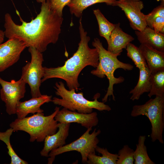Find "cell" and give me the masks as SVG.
Wrapping results in <instances>:
<instances>
[{
  "mask_svg": "<svg viewBox=\"0 0 164 164\" xmlns=\"http://www.w3.org/2000/svg\"><path fill=\"white\" fill-rule=\"evenodd\" d=\"M16 12L21 25L15 23L9 13L5 15L4 32L7 38L19 39L27 47H34L42 53L49 44L57 42L63 19L51 9L49 0L42 3L40 12L29 22L24 21L17 11Z\"/></svg>",
  "mask_w": 164,
  "mask_h": 164,
  "instance_id": "6da1fadb",
  "label": "cell"
},
{
  "mask_svg": "<svg viewBox=\"0 0 164 164\" xmlns=\"http://www.w3.org/2000/svg\"><path fill=\"white\" fill-rule=\"evenodd\" d=\"M79 20V31L80 40L77 51L64 64L56 67H44L43 83L50 79L58 78L64 80L69 90L79 89L78 76L83 69L88 66L96 68L99 63V56L95 48H91L88 43L90 37L84 28L82 16Z\"/></svg>",
  "mask_w": 164,
  "mask_h": 164,
  "instance_id": "7a4b0ae2",
  "label": "cell"
},
{
  "mask_svg": "<svg viewBox=\"0 0 164 164\" xmlns=\"http://www.w3.org/2000/svg\"><path fill=\"white\" fill-rule=\"evenodd\" d=\"M92 45L98 52L99 63L96 69L91 71V73L101 78H104L106 76L109 81L107 91L102 99V102L104 103L106 102L108 97L111 96H112L113 100L115 101L113 93L114 85L122 83L125 79L121 76L115 77L114 75L115 71L118 68H121L125 70H131L133 69L134 67L130 64L124 63L119 60L117 58L119 55L106 50L98 38H94Z\"/></svg>",
  "mask_w": 164,
  "mask_h": 164,
  "instance_id": "3957f363",
  "label": "cell"
},
{
  "mask_svg": "<svg viewBox=\"0 0 164 164\" xmlns=\"http://www.w3.org/2000/svg\"><path fill=\"white\" fill-rule=\"evenodd\" d=\"M59 110L60 108L56 107L54 112L48 116H45L43 112L22 119L17 118L10 126L14 131H23L29 134L30 142H42L46 136L56 132L58 123L54 118Z\"/></svg>",
  "mask_w": 164,
  "mask_h": 164,
  "instance_id": "277c9868",
  "label": "cell"
},
{
  "mask_svg": "<svg viewBox=\"0 0 164 164\" xmlns=\"http://www.w3.org/2000/svg\"><path fill=\"white\" fill-rule=\"evenodd\" d=\"M54 87L56 90V94L61 98L54 97L51 102L55 104L60 105L69 110L77 111L79 113L87 114L92 112L93 109L100 111H109L111 110L109 105L97 100L100 95L99 93L94 95V101H91L84 97L82 92L77 93L74 89H67L62 81L56 82Z\"/></svg>",
  "mask_w": 164,
  "mask_h": 164,
  "instance_id": "5b68a950",
  "label": "cell"
},
{
  "mask_svg": "<svg viewBox=\"0 0 164 164\" xmlns=\"http://www.w3.org/2000/svg\"><path fill=\"white\" fill-rule=\"evenodd\" d=\"M130 115L134 117L142 115L146 116L151 124L152 142L158 141L162 144L164 143V96H156L143 104L134 105Z\"/></svg>",
  "mask_w": 164,
  "mask_h": 164,
  "instance_id": "8992f818",
  "label": "cell"
},
{
  "mask_svg": "<svg viewBox=\"0 0 164 164\" xmlns=\"http://www.w3.org/2000/svg\"><path fill=\"white\" fill-rule=\"evenodd\" d=\"M92 128H87L86 131L78 138L67 145L51 151L49 153L48 164H51L55 160L56 156L64 152L76 151L80 152L82 157V162L86 163L88 155L91 153H95V149L99 142L97 136L101 133L99 129L95 128L90 134Z\"/></svg>",
  "mask_w": 164,
  "mask_h": 164,
  "instance_id": "52a82bcc",
  "label": "cell"
},
{
  "mask_svg": "<svg viewBox=\"0 0 164 164\" xmlns=\"http://www.w3.org/2000/svg\"><path fill=\"white\" fill-rule=\"evenodd\" d=\"M31 59L22 69L21 78L30 89V93L32 97L41 96L40 87L41 80L44 74V68L42 64L44 61L42 53L35 48L29 47Z\"/></svg>",
  "mask_w": 164,
  "mask_h": 164,
  "instance_id": "ba28073f",
  "label": "cell"
},
{
  "mask_svg": "<svg viewBox=\"0 0 164 164\" xmlns=\"http://www.w3.org/2000/svg\"><path fill=\"white\" fill-rule=\"evenodd\" d=\"M26 83L21 78L17 81L9 82L0 77V90L1 100L5 104L6 111L9 115L16 114V107L23 98L26 92Z\"/></svg>",
  "mask_w": 164,
  "mask_h": 164,
  "instance_id": "9c48e42d",
  "label": "cell"
},
{
  "mask_svg": "<svg viewBox=\"0 0 164 164\" xmlns=\"http://www.w3.org/2000/svg\"><path fill=\"white\" fill-rule=\"evenodd\" d=\"M114 6H118L124 12L131 28L135 30L141 31L147 26L145 15L142 12L144 8L140 0H119Z\"/></svg>",
  "mask_w": 164,
  "mask_h": 164,
  "instance_id": "30bf717a",
  "label": "cell"
},
{
  "mask_svg": "<svg viewBox=\"0 0 164 164\" xmlns=\"http://www.w3.org/2000/svg\"><path fill=\"white\" fill-rule=\"evenodd\" d=\"M27 47L22 40L16 38L9 39L0 45V72L16 63L22 52Z\"/></svg>",
  "mask_w": 164,
  "mask_h": 164,
  "instance_id": "8fae6325",
  "label": "cell"
},
{
  "mask_svg": "<svg viewBox=\"0 0 164 164\" xmlns=\"http://www.w3.org/2000/svg\"><path fill=\"white\" fill-rule=\"evenodd\" d=\"M54 118L57 122L61 123H77L87 129L97 126L99 122L96 112L87 114L80 113L64 108L59 111Z\"/></svg>",
  "mask_w": 164,
  "mask_h": 164,
  "instance_id": "7c38bea8",
  "label": "cell"
},
{
  "mask_svg": "<svg viewBox=\"0 0 164 164\" xmlns=\"http://www.w3.org/2000/svg\"><path fill=\"white\" fill-rule=\"evenodd\" d=\"M70 125V123H58V131L52 135L46 136L45 138L43 148L40 152L41 156L48 157L51 151L66 144Z\"/></svg>",
  "mask_w": 164,
  "mask_h": 164,
  "instance_id": "4fadbf2b",
  "label": "cell"
},
{
  "mask_svg": "<svg viewBox=\"0 0 164 164\" xmlns=\"http://www.w3.org/2000/svg\"><path fill=\"white\" fill-rule=\"evenodd\" d=\"M52 96L42 95L41 96L32 97V98L23 102L19 101L16 107V114L17 118L22 119L29 113L43 112V110L40 107L45 103L52 101Z\"/></svg>",
  "mask_w": 164,
  "mask_h": 164,
  "instance_id": "5bb4252c",
  "label": "cell"
},
{
  "mask_svg": "<svg viewBox=\"0 0 164 164\" xmlns=\"http://www.w3.org/2000/svg\"><path fill=\"white\" fill-rule=\"evenodd\" d=\"M134 39L129 34L124 32L120 27V23L115 24L112 31L108 42L107 50L114 54L120 55L123 49Z\"/></svg>",
  "mask_w": 164,
  "mask_h": 164,
  "instance_id": "9a60e30c",
  "label": "cell"
},
{
  "mask_svg": "<svg viewBox=\"0 0 164 164\" xmlns=\"http://www.w3.org/2000/svg\"><path fill=\"white\" fill-rule=\"evenodd\" d=\"M138 48L151 73L164 69V52L145 44H141Z\"/></svg>",
  "mask_w": 164,
  "mask_h": 164,
  "instance_id": "2e32d148",
  "label": "cell"
},
{
  "mask_svg": "<svg viewBox=\"0 0 164 164\" xmlns=\"http://www.w3.org/2000/svg\"><path fill=\"white\" fill-rule=\"evenodd\" d=\"M135 32L141 44L149 45L158 51L164 52V34L157 33L147 26L143 30H135Z\"/></svg>",
  "mask_w": 164,
  "mask_h": 164,
  "instance_id": "e0dca14e",
  "label": "cell"
},
{
  "mask_svg": "<svg viewBox=\"0 0 164 164\" xmlns=\"http://www.w3.org/2000/svg\"><path fill=\"white\" fill-rule=\"evenodd\" d=\"M139 69V76L138 83L129 92V94H132L130 99L132 101L139 100L142 94L149 93L150 90L151 73L147 65L141 67Z\"/></svg>",
  "mask_w": 164,
  "mask_h": 164,
  "instance_id": "ac0fdd59",
  "label": "cell"
},
{
  "mask_svg": "<svg viewBox=\"0 0 164 164\" xmlns=\"http://www.w3.org/2000/svg\"><path fill=\"white\" fill-rule=\"evenodd\" d=\"M116 1V0H70L67 5L69 8L71 15L80 18L83 11L90 6L100 3H105L108 5L114 6Z\"/></svg>",
  "mask_w": 164,
  "mask_h": 164,
  "instance_id": "d6986e66",
  "label": "cell"
},
{
  "mask_svg": "<svg viewBox=\"0 0 164 164\" xmlns=\"http://www.w3.org/2000/svg\"><path fill=\"white\" fill-rule=\"evenodd\" d=\"M95 151L102 155L98 156L95 153L89 154L87 157V163L88 164H116L117 154H113L108 152L107 148L97 146Z\"/></svg>",
  "mask_w": 164,
  "mask_h": 164,
  "instance_id": "ffe728a7",
  "label": "cell"
},
{
  "mask_svg": "<svg viewBox=\"0 0 164 164\" xmlns=\"http://www.w3.org/2000/svg\"><path fill=\"white\" fill-rule=\"evenodd\" d=\"M151 88L148 96H164V69L151 73Z\"/></svg>",
  "mask_w": 164,
  "mask_h": 164,
  "instance_id": "44dd1931",
  "label": "cell"
},
{
  "mask_svg": "<svg viewBox=\"0 0 164 164\" xmlns=\"http://www.w3.org/2000/svg\"><path fill=\"white\" fill-rule=\"evenodd\" d=\"M146 139L145 135H140L134 153V164H155L149 157L145 142Z\"/></svg>",
  "mask_w": 164,
  "mask_h": 164,
  "instance_id": "7402d4cb",
  "label": "cell"
},
{
  "mask_svg": "<svg viewBox=\"0 0 164 164\" xmlns=\"http://www.w3.org/2000/svg\"><path fill=\"white\" fill-rule=\"evenodd\" d=\"M93 13L98 25L99 34L104 38L108 43L111 33L115 27V24L109 21L98 9L94 10Z\"/></svg>",
  "mask_w": 164,
  "mask_h": 164,
  "instance_id": "603a6c76",
  "label": "cell"
},
{
  "mask_svg": "<svg viewBox=\"0 0 164 164\" xmlns=\"http://www.w3.org/2000/svg\"><path fill=\"white\" fill-rule=\"evenodd\" d=\"M13 132V129L11 127L5 132H0V140L4 142L7 145L8 153L11 159L10 164H28V162L18 156L11 145L10 137Z\"/></svg>",
  "mask_w": 164,
  "mask_h": 164,
  "instance_id": "cb8c5ba5",
  "label": "cell"
},
{
  "mask_svg": "<svg viewBox=\"0 0 164 164\" xmlns=\"http://www.w3.org/2000/svg\"><path fill=\"white\" fill-rule=\"evenodd\" d=\"M125 49L127 56L132 60L137 67L139 69L147 65L145 60L138 47L130 43Z\"/></svg>",
  "mask_w": 164,
  "mask_h": 164,
  "instance_id": "d4e9b609",
  "label": "cell"
},
{
  "mask_svg": "<svg viewBox=\"0 0 164 164\" xmlns=\"http://www.w3.org/2000/svg\"><path fill=\"white\" fill-rule=\"evenodd\" d=\"M134 151L128 145L118 151L116 164H133Z\"/></svg>",
  "mask_w": 164,
  "mask_h": 164,
  "instance_id": "484cf974",
  "label": "cell"
},
{
  "mask_svg": "<svg viewBox=\"0 0 164 164\" xmlns=\"http://www.w3.org/2000/svg\"><path fill=\"white\" fill-rule=\"evenodd\" d=\"M148 27L152 29L157 32L164 33V18L158 17L146 22Z\"/></svg>",
  "mask_w": 164,
  "mask_h": 164,
  "instance_id": "4316f807",
  "label": "cell"
},
{
  "mask_svg": "<svg viewBox=\"0 0 164 164\" xmlns=\"http://www.w3.org/2000/svg\"><path fill=\"white\" fill-rule=\"evenodd\" d=\"M70 0H49L50 6L53 10L60 16L63 17L64 7L67 5Z\"/></svg>",
  "mask_w": 164,
  "mask_h": 164,
  "instance_id": "83f0119b",
  "label": "cell"
},
{
  "mask_svg": "<svg viewBox=\"0 0 164 164\" xmlns=\"http://www.w3.org/2000/svg\"><path fill=\"white\" fill-rule=\"evenodd\" d=\"M158 17L164 18V1H162L160 5L154 9L149 14L145 15L146 22Z\"/></svg>",
  "mask_w": 164,
  "mask_h": 164,
  "instance_id": "f1b7e54d",
  "label": "cell"
},
{
  "mask_svg": "<svg viewBox=\"0 0 164 164\" xmlns=\"http://www.w3.org/2000/svg\"><path fill=\"white\" fill-rule=\"evenodd\" d=\"M5 36L4 31L0 29V45L2 43Z\"/></svg>",
  "mask_w": 164,
  "mask_h": 164,
  "instance_id": "f546056e",
  "label": "cell"
},
{
  "mask_svg": "<svg viewBox=\"0 0 164 164\" xmlns=\"http://www.w3.org/2000/svg\"><path fill=\"white\" fill-rule=\"evenodd\" d=\"M36 1L38 2L42 3L45 2L46 0H36Z\"/></svg>",
  "mask_w": 164,
  "mask_h": 164,
  "instance_id": "4dcf8cb0",
  "label": "cell"
},
{
  "mask_svg": "<svg viewBox=\"0 0 164 164\" xmlns=\"http://www.w3.org/2000/svg\"><path fill=\"white\" fill-rule=\"evenodd\" d=\"M157 1L159 2V1H164V0H156Z\"/></svg>",
  "mask_w": 164,
  "mask_h": 164,
  "instance_id": "1f68e13d",
  "label": "cell"
},
{
  "mask_svg": "<svg viewBox=\"0 0 164 164\" xmlns=\"http://www.w3.org/2000/svg\"></svg>",
  "mask_w": 164,
  "mask_h": 164,
  "instance_id": "d6a6232c",
  "label": "cell"
}]
</instances>
